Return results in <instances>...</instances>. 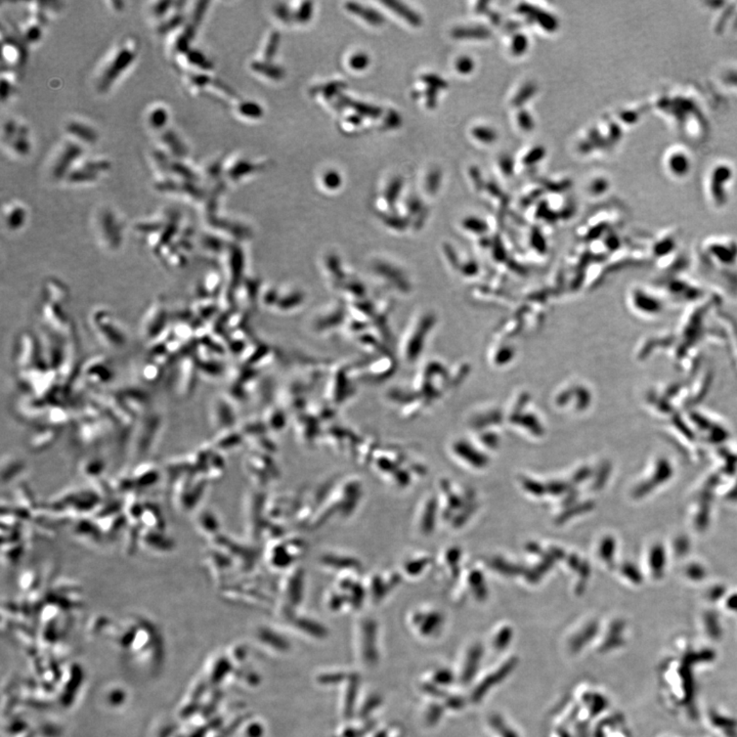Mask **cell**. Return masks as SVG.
<instances>
[{"mask_svg":"<svg viewBox=\"0 0 737 737\" xmlns=\"http://www.w3.org/2000/svg\"><path fill=\"white\" fill-rule=\"evenodd\" d=\"M340 86H343V84H341V83H331V84H328V86H325V88L322 89V91H324L325 95H326V97H327V95H328V97H331L332 95H334V93H335L336 91H338V88H340Z\"/></svg>","mask_w":737,"mask_h":737,"instance_id":"cell-44","label":"cell"},{"mask_svg":"<svg viewBox=\"0 0 737 737\" xmlns=\"http://www.w3.org/2000/svg\"><path fill=\"white\" fill-rule=\"evenodd\" d=\"M191 82L194 84L195 86H198V88H203V86H205L206 84L209 83L210 78L209 76H207V75L197 74L191 77Z\"/></svg>","mask_w":737,"mask_h":737,"instance_id":"cell-41","label":"cell"},{"mask_svg":"<svg viewBox=\"0 0 737 737\" xmlns=\"http://www.w3.org/2000/svg\"><path fill=\"white\" fill-rule=\"evenodd\" d=\"M592 189L595 193H601V192L605 189V182H604L603 180H598V182H595V184L592 185Z\"/></svg>","mask_w":737,"mask_h":737,"instance_id":"cell-48","label":"cell"},{"mask_svg":"<svg viewBox=\"0 0 737 737\" xmlns=\"http://www.w3.org/2000/svg\"><path fill=\"white\" fill-rule=\"evenodd\" d=\"M256 168H257V167L253 166V164L249 163V162L240 161L230 169L228 175H230V178H233V180H237V178H242L243 175H248L251 171L255 170Z\"/></svg>","mask_w":737,"mask_h":737,"instance_id":"cell-17","label":"cell"},{"mask_svg":"<svg viewBox=\"0 0 737 737\" xmlns=\"http://www.w3.org/2000/svg\"><path fill=\"white\" fill-rule=\"evenodd\" d=\"M518 11L521 13L530 16L532 19L539 23L540 26L548 30V31H554V30L557 29L558 22L555 18L549 15V13H545L543 11L538 10L537 8L528 6V4H521L518 8Z\"/></svg>","mask_w":737,"mask_h":737,"instance_id":"cell-5","label":"cell"},{"mask_svg":"<svg viewBox=\"0 0 737 737\" xmlns=\"http://www.w3.org/2000/svg\"><path fill=\"white\" fill-rule=\"evenodd\" d=\"M173 2L171 1H158L156 2L152 8V13L155 18H166L171 6H173Z\"/></svg>","mask_w":737,"mask_h":737,"instance_id":"cell-24","label":"cell"},{"mask_svg":"<svg viewBox=\"0 0 737 737\" xmlns=\"http://www.w3.org/2000/svg\"><path fill=\"white\" fill-rule=\"evenodd\" d=\"M11 91H13V86H11V82L10 80H6L4 76H2L1 79V100L2 102L10 97Z\"/></svg>","mask_w":737,"mask_h":737,"instance_id":"cell-39","label":"cell"},{"mask_svg":"<svg viewBox=\"0 0 737 737\" xmlns=\"http://www.w3.org/2000/svg\"><path fill=\"white\" fill-rule=\"evenodd\" d=\"M25 41L26 42H37L39 39L42 36V29L39 24H31L27 29L25 30Z\"/></svg>","mask_w":737,"mask_h":737,"instance_id":"cell-22","label":"cell"},{"mask_svg":"<svg viewBox=\"0 0 737 737\" xmlns=\"http://www.w3.org/2000/svg\"><path fill=\"white\" fill-rule=\"evenodd\" d=\"M66 130L69 134L75 139L83 141V143L93 144L98 141V134L95 128L89 127L86 123L78 122V121H70L66 124Z\"/></svg>","mask_w":737,"mask_h":737,"instance_id":"cell-3","label":"cell"},{"mask_svg":"<svg viewBox=\"0 0 737 737\" xmlns=\"http://www.w3.org/2000/svg\"><path fill=\"white\" fill-rule=\"evenodd\" d=\"M456 68L462 74H468L473 70L475 65H473L472 59L463 57V58L458 59Z\"/></svg>","mask_w":737,"mask_h":737,"instance_id":"cell-33","label":"cell"},{"mask_svg":"<svg viewBox=\"0 0 737 737\" xmlns=\"http://www.w3.org/2000/svg\"><path fill=\"white\" fill-rule=\"evenodd\" d=\"M185 22V17L184 13L182 11H178V13H173L171 17L168 19L163 21L161 24L158 26V33L159 34H167L173 30L178 29V27L184 25Z\"/></svg>","mask_w":737,"mask_h":737,"instance_id":"cell-14","label":"cell"},{"mask_svg":"<svg viewBox=\"0 0 737 737\" xmlns=\"http://www.w3.org/2000/svg\"><path fill=\"white\" fill-rule=\"evenodd\" d=\"M472 134L478 141L484 144L493 143L497 139L496 132L491 128L487 127H476L472 130Z\"/></svg>","mask_w":737,"mask_h":737,"instance_id":"cell-21","label":"cell"},{"mask_svg":"<svg viewBox=\"0 0 737 737\" xmlns=\"http://www.w3.org/2000/svg\"><path fill=\"white\" fill-rule=\"evenodd\" d=\"M196 25L191 23V24L185 25V28L182 29V33L178 36L175 39V50L178 54H187V52L191 50L190 47V43L193 40L195 37V33H196Z\"/></svg>","mask_w":737,"mask_h":737,"instance_id":"cell-7","label":"cell"},{"mask_svg":"<svg viewBox=\"0 0 737 737\" xmlns=\"http://www.w3.org/2000/svg\"><path fill=\"white\" fill-rule=\"evenodd\" d=\"M311 11H313V4L306 2V4H302L301 10L297 13L296 19L299 22H306V21L311 19Z\"/></svg>","mask_w":737,"mask_h":737,"instance_id":"cell-37","label":"cell"},{"mask_svg":"<svg viewBox=\"0 0 737 737\" xmlns=\"http://www.w3.org/2000/svg\"><path fill=\"white\" fill-rule=\"evenodd\" d=\"M208 4H209V2L207 1H200L197 4L196 8H195L193 13V22H192L193 24L196 25V26H198L199 23H200L201 20L203 19L204 13H205L206 10H207Z\"/></svg>","mask_w":737,"mask_h":737,"instance_id":"cell-34","label":"cell"},{"mask_svg":"<svg viewBox=\"0 0 737 737\" xmlns=\"http://www.w3.org/2000/svg\"><path fill=\"white\" fill-rule=\"evenodd\" d=\"M368 62H370V59H368L366 54H358L352 57V59H350L349 61V65L350 67L356 69V70H363V69L367 67Z\"/></svg>","mask_w":737,"mask_h":737,"instance_id":"cell-31","label":"cell"},{"mask_svg":"<svg viewBox=\"0 0 737 737\" xmlns=\"http://www.w3.org/2000/svg\"><path fill=\"white\" fill-rule=\"evenodd\" d=\"M402 187V180H400V178H397V180H393V182L389 185L388 192H386V198H388L389 203L395 202Z\"/></svg>","mask_w":737,"mask_h":737,"instance_id":"cell-28","label":"cell"},{"mask_svg":"<svg viewBox=\"0 0 737 737\" xmlns=\"http://www.w3.org/2000/svg\"><path fill=\"white\" fill-rule=\"evenodd\" d=\"M535 91H537V88H535L534 83L526 84L514 98L513 104L515 106H523L524 103L528 102L530 98L535 95Z\"/></svg>","mask_w":737,"mask_h":737,"instance_id":"cell-20","label":"cell"},{"mask_svg":"<svg viewBox=\"0 0 737 737\" xmlns=\"http://www.w3.org/2000/svg\"><path fill=\"white\" fill-rule=\"evenodd\" d=\"M324 182L325 185H326V187H329V189H336V187H340L341 184V178L337 173L331 171V173H327V175H325Z\"/></svg>","mask_w":737,"mask_h":737,"instance_id":"cell-36","label":"cell"},{"mask_svg":"<svg viewBox=\"0 0 737 737\" xmlns=\"http://www.w3.org/2000/svg\"><path fill=\"white\" fill-rule=\"evenodd\" d=\"M518 122L524 130H532L534 128V120L526 111H521L518 116Z\"/></svg>","mask_w":737,"mask_h":737,"instance_id":"cell-35","label":"cell"},{"mask_svg":"<svg viewBox=\"0 0 737 737\" xmlns=\"http://www.w3.org/2000/svg\"><path fill=\"white\" fill-rule=\"evenodd\" d=\"M471 176H472L473 180H475L476 187L480 189L482 187V182L480 180H482V175H480L477 168L471 169Z\"/></svg>","mask_w":737,"mask_h":737,"instance_id":"cell-45","label":"cell"},{"mask_svg":"<svg viewBox=\"0 0 737 737\" xmlns=\"http://www.w3.org/2000/svg\"><path fill=\"white\" fill-rule=\"evenodd\" d=\"M219 173H221V164L219 163L214 164L208 169V175L211 176V178H216Z\"/></svg>","mask_w":737,"mask_h":737,"instance_id":"cell-47","label":"cell"},{"mask_svg":"<svg viewBox=\"0 0 737 737\" xmlns=\"http://www.w3.org/2000/svg\"><path fill=\"white\" fill-rule=\"evenodd\" d=\"M347 10L352 11V13H356V15L361 16L364 20L367 21L370 24L374 25V26H380L383 24L384 19L378 11L371 10V8H365V6H359L358 4H347Z\"/></svg>","mask_w":737,"mask_h":737,"instance_id":"cell-8","label":"cell"},{"mask_svg":"<svg viewBox=\"0 0 737 737\" xmlns=\"http://www.w3.org/2000/svg\"><path fill=\"white\" fill-rule=\"evenodd\" d=\"M239 110L245 116L260 117L262 114V108L253 103H244L240 106Z\"/></svg>","mask_w":737,"mask_h":737,"instance_id":"cell-27","label":"cell"},{"mask_svg":"<svg viewBox=\"0 0 737 737\" xmlns=\"http://www.w3.org/2000/svg\"><path fill=\"white\" fill-rule=\"evenodd\" d=\"M501 167L506 175H511L513 171V162H512L511 158L503 157L501 159Z\"/></svg>","mask_w":737,"mask_h":737,"instance_id":"cell-42","label":"cell"},{"mask_svg":"<svg viewBox=\"0 0 737 737\" xmlns=\"http://www.w3.org/2000/svg\"><path fill=\"white\" fill-rule=\"evenodd\" d=\"M187 59L191 65L203 69V70H209L212 68L211 62L206 58L205 54L199 50H190L187 54Z\"/></svg>","mask_w":737,"mask_h":737,"instance_id":"cell-16","label":"cell"},{"mask_svg":"<svg viewBox=\"0 0 737 737\" xmlns=\"http://www.w3.org/2000/svg\"><path fill=\"white\" fill-rule=\"evenodd\" d=\"M277 13H278V16H280L281 19L286 21V22H289L290 18H291L290 17L289 11H288L285 6H279V8H277Z\"/></svg>","mask_w":737,"mask_h":737,"instance_id":"cell-46","label":"cell"},{"mask_svg":"<svg viewBox=\"0 0 737 737\" xmlns=\"http://www.w3.org/2000/svg\"><path fill=\"white\" fill-rule=\"evenodd\" d=\"M253 67L257 72L262 73V74L274 78V79H280V78L284 76L283 69L276 67V66H269L265 63H255L253 64Z\"/></svg>","mask_w":737,"mask_h":737,"instance_id":"cell-19","label":"cell"},{"mask_svg":"<svg viewBox=\"0 0 737 737\" xmlns=\"http://www.w3.org/2000/svg\"><path fill=\"white\" fill-rule=\"evenodd\" d=\"M384 4L389 6L391 10L395 11L398 15L402 16L405 20L407 22L411 23L413 26H420L421 19L420 17L412 10H410L407 6L405 4H400V2L395 1V0H388L384 1Z\"/></svg>","mask_w":737,"mask_h":737,"instance_id":"cell-10","label":"cell"},{"mask_svg":"<svg viewBox=\"0 0 737 737\" xmlns=\"http://www.w3.org/2000/svg\"><path fill=\"white\" fill-rule=\"evenodd\" d=\"M81 167L100 175V173H106L111 168V162L106 159L88 160V161L84 162Z\"/></svg>","mask_w":737,"mask_h":737,"instance_id":"cell-18","label":"cell"},{"mask_svg":"<svg viewBox=\"0 0 737 737\" xmlns=\"http://www.w3.org/2000/svg\"><path fill=\"white\" fill-rule=\"evenodd\" d=\"M24 215L25 214L24 210H23V208H21L19 207V206H17V207L13 208V209H11V211L10 212V216H8V221H10L11 224H13V226H18V224H19L21 221H22Z\"/></svg>","mask_w":737,"mask_h":737,"instance_id":"cell-38","label":"cell"},{"mask_svg":"<svg viewBox=\"0 0 737 737\" xmlns=\"http://www.w3.org/2000/svg\"><path fill=\"white\" fill-rule=\"evenodd\" d=\"M169 120V113L166 107L157 106L153 108L148 115L149 125L156 130L163 129Z\"/></svg>","mask_w":737,"mask_h":737,"instance_id":"cell-9","label":"cell"},{"mask_svg":"<svg viewBox=\"0 0 737 737\" xmlns=\"http://www.w3.org/2000/svg\"><path fill=\"white\" fill-rule=\"evenodd\" d=\"M139 52V45L134 38H128L120 45L113 57L108 62L106 67L98 77V91L107 93L110 88L115 83L117 79L134 64Z\"/></svg>","mask_w":737,"mask_h":737,"instance_id":"cell-1","label":"cell"},{"mask_svg":"<svg viewBox=\"0 0 737 737\" xmlns=\"http://www.w3.org/2000/svg\"><path fill=\"white\" fill-rule=\"evenodd\" d=\"M82 154H83V148L76 141L66 143L52 167L54 178H58V180L66 178L68 173L72 170L73 164L79 159Z\"/></svg>","mask_w":737,"mask_h":737,"instance_id":"cell-2","label":"cell"},{"mask_svg":"<svg viewBox=\"0 0 737 737\" xmlns=\"http://www.w3.org/2000/svg\"><path fill=\"white\" fill-rule=\"evenodd\" d=\"M422 80L425 83H427L428 86H429V88L439 89L446 88V86H448L445 80L441 79V78H439V76H436V75H425V76L422 77Z\"/></svg>","mask_w":737,"mask_h":737,"instance_id":"cell-32","label":"cell"},{"mask_svg":"<svg viewBox=\"0 0 737 737\" xmlns=\"http://www.w3.org/2000/svg\"><path fill=\"white\" fill-rule=\"evenodd\" d=\"M343 104L349 106L358 112L361 116L372 117V118H377L381 115V109L374 106H368V105L363 104V103L354 102V100H349V98H342Z\"/></svg>","mask_w":737,"mask_h":737,"instance_id":"cell-13","label":"cell"},{"mask_svg":"<svg viewBox=\"0 0 737 737\" xmlns=\"http://www.w3.org/2000/svg\"><path fill=\"white\" fill-rule=\"evenodd\" d=\"M10 146L16 154L19 156L29 154L31 151V144L29 141V129L26 125L19 124L17 136L11 141Z\"/></svg>","mask_w":737,"mask_h":737,"instance_id":"cell-6","label":"cell"},{"mask_svg":"<svg viewBox=\"0 0 737 737\" xmlns=\"http://www.w3.org/2000/svg\"><path fill=\"white\" fill-rule=\"evenodd\" d=\"M453 37L455 38H487L489 37V31L482 27L476 28H457L452 32Z\"/></svg>","mask_w":737,"mask_h":737,"instance_id":"cell-15","label":"cell"},{"mask_svg":"<svg viewBox=\"0 0 737 737\" xmlns=\"http://www.w3.org/2000/svg\"><path fill=\"white\" fill-rule=\"evenodd\" d=\"M169 171L173 175L180 176L182 178V182H197L199 180V176L195 173L191 167L185 166V163L180 162V160H175V161H171L170 167H169Z\"/></svg>","mask_w":737,"mask_h":737,"instance_id":"cell-11","label":"cell"},{"mask_svg":"<svg viewBox=\"0 0 737 737\" xmlns=\"http://www.w3.org/2000/svg\"><path fill=\"white\" fill-rule=\"evenodd\" d=\"M19 124L13 120H8L4 125V141L10 145L11 141L17 136Z\"/></svg>","mask_w":737,"mask_h":737,"instance_id":"cell-23","label":"cell"},{"mask_svg":"<svg viewBox=\"0 0 737 737\" xmlns=\"http://www.w3.org/2000/svg\"><path fill=\"white\" fill-rule=\"evenodd\" d=\"M400 117L395 111H391L386 119L385 125L389 128H395L400 125Z\"/></svg>","mask_w":737,"mask_h":737,"instance_id":"cell-40","label":"cell"},{"mask_svg":"<svg viewBox=\"0 0 737 737\" xmlns=\"http://www.w3.org/2000/svg\"><path fill=\"white\" fill-rule=\"evenodd\" d=\"M441 171L432 170L427 178V190L429 193H436L441 184Z\"/></svg>","mask_w":737,"mask_h":737,"instance_id":"cell-29","label":"cell"},{"mask_svg":"<svg viewBox=\"0 0 737 737\" xmlns=\"http://www.w3.org/2000/svg\"><path fill=\"white\" fill-rule=\"evenodd\" d=\"M437 89L429 88L426 93L427 105L429 108H434L436 105Z\"/></svg>","mask_w":737,"mask_h":737,"instance_id":"cell-43","label":"cell"},{"mask_svg":"<svg viewBox=\"0 0 737 737\" xmlns=\"http://www.w3.org/2000/svg\"><path fill=\"white\" fill-rule=\"evenodd\" d=\"M545 156V149L543 146H538L534 150L530 151L526 158L523 159L524 163L526 166H533V164L537 163V162L541 161Z\"/></svg>","mask_w":737,"mask_h":737,"instance_id":"cell-25","label":"cell"},{"mask_svg":"<svg viewBox=\"0 0 737 737\" xmlns=\"http://www.w3.org/2000/svg\"><path fill=\"white\" fill-rule=\"evenodd\" d=\"M100 175L97 173H91L88 169L80 167V168L72 169L68 175L66 176L69 182L72 184H86V182H95Z\"/></svg>","mask_w":737,"mask_h":737,"instance_id":"cell-12","label":"cell"},{"mask_svg":"<svg viewBox=\"0 0 737 737\" xmlns=\"http://www.w3.org/2000/svg\"><path fill=\"white\" fill-rule=\"evenodd\" d=\"M279 43H280V34L278 32H274V34L269 39V45L267 47V52H265V59L267 61L272 59L274 54H276L277 47H278Z\"/></svg>","mask_w":737,"mask_h":737,"instance_id":"cell-30","label":"cell"},{"mask_svg":"<svg viewBox=\"0 0 737 737\" xmlns=\"http://www.w3.org/2000/svg\"><path fill=\"white\" fill-rule=\"evenodd\" d=\"M526 47H528V38L526 36L518 34L513 38V42H512V52L516 56H521L523 52H526Z\"/></svg>","mask_w":737,"mask_h":737,"instance_id":"cell-26","label":"cell"},{"mask_svg":"<svg viewBox=\"0 0 737 737\" xmlns=\"http://www.w3.org/2000/svg\"><path fill=\"white\" fill-rule=\"evenodd\" d=\"M160 139H161L163 145L167 146L169 152L173 155V157L184 158L189 153L187 146L182 141V137L178 136L175 130H164Z\"/></svg>","mask_w":737,"mask_h":737,"instance_id":"cell-4","label":"cell"}]
</instances>
